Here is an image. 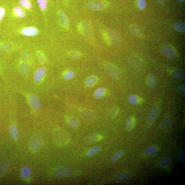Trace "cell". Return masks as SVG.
<instances>
[{
	"mask_svg": "<svg viewBox=\"0 0 185 185\" xmlns=\"http://www.w3.org/2000/svg\"><path fill=\"white\" fill-rule=\"evenodd\" d=\"M173 123V120L172 117H167L162 123L160 126L161 129L163 131L167 130L172 126Z\"/></svg>",
	"mask_w": 185,
	"mask_h": 185,
	"instance_id": "4fadbf2b",
	"label": "cell"
},
{
	"mask_svg": "<svg viewBox=\"0 0 185 185\" xmlns=\"http://www.w3.org/2000/svg\"><path fill=\"white\" fill-rule=\"evenodd\" d=\"M55 174L59 177H70L73 174V171L71 169L68 168H61L57 169Z\"/></svg>",
	"mask_w": 185,
	"mask_h": 185,
	"instance_id": "6da1fadb",
	"label": "cell"
},
{
	"mask_svg": "<svg viewBox=\"0 0 185 185\" xmlns=\"http://www.w3.org/2000/svg\"><path fill=\"white\" fill-rule=\"evenodd\" d=\"M13 45L11 43H4L0 44V53H6L13 50Z\"/></svg>",
	"mask_w": 185,
	"mask_h": 185,
	"instance_id": "9a60e30c",
	"label": "cell"
},
{
	"mask_svg": "<svg viewBox=\"0 0 185 185\" xmlns=\"http://www.w3.org/2000/svg\"><path fill=\"white\" fill-rule=\"evenodd\" d=\"M40 9L45 10L47 6V0H37Z\"/></svg>",
	"mask_w": 185,
	"mask_h": 185,
	"instance_id": "74e56055",
	"label": "cell"
},
{
	"mask_svg": "<svg viewBox=\"0 0 185 185\" xmlns=\"http://www.w3.org/2000/svg\"><path fill=\"white\" fill-rule=\"evenodd\" d=\"M101 136L95 134L89 135L86 138V141L89 143H92L101 140Z\"/></svg>",
	"mask_w": 185,
	"mask_h": 185,
	"instance_id": "ffe728a7",
	"label": "cell"
},
{
	"mask_svg": "<svg viewBox=\"0 0 185 185\" xmlns=\"http://www.w3.org/2000/svg\"><path fill=\"white\" fill-rule=\"evenodd\" d=\"M160 163L161 166L166 167L169 166L171 164V161L169 158L165 157L161 159Z\"/></svg>",
	"mask_w": 185,
	"mask_h": 185,
	"instance_id": "8d00e7d4",
	"label": "cell"
},
{
	"mask_svg": "<svg viewBox=\"0 0 185 185\" xmlns=\"http://www.w3.org/2000/svg\"><path fill=\"white\" fill-rule=\"evenodd\" d=\"M129 62L134 68L139 69L141 67L143 64L142 60L139 57L135 56H132L129 58Z\"/></svg>",
	"mask_w": 185,
	"mask_h": 185,
	"instance_id": "9c48e42d",
	"label": "cell"
},
{
	"mask_svg": "<svg viewBox=\"0 0 185 185\" xmlns=\"http://www.w3.org/2000/svg\"><path fill=\"white\" fill-rule=\"evenodd\" d=\"M120 109L119 107L115 106L113 107L109 110V114L110 116L113 118L116 116L119 112Z\"/></svg>",
	"mask_w": 185,
	"mask_h": 185,
	"instance_id": "e575fe53",
	"label": "cell"
},
{
	"mask_svg": "<svg viewBox=\"0 0 185 185\" xmlns=\"http://www.w3.org/2000/svg\"><path fill=\"white\" fill-rule=\"evenodd\" d=\"M108 33L110 37L111 41L115 44H119L121 42V39L120 35L116 31L110 29Z\"/></svg>",
	"mask_w": 185,
	"mask_h": 185,
	"instance_id": "52a82bcc",
	"label": "cell"
},
{
	"mask_svg": "<svg viewBox=\"0 0 185 185\" xmlns=\"http://www.w3.org/2000/svg\"><path fill=\"white\" fill-rule=\"evenodd\" d=\"M88 7L91 10H99L103 9L104 8L105 5L102 2L94 1L89 3Z\"/></svg>",
	"mask_w": 185,
	"mask_h": 185,
	"instance_id": "7c38bea8",
	"label": "cell"
},
{
	"mask_svg": "<svg viewBox=\"0 0 185 185\" xmlns=\"http://www.w3.org/2000/svg\"><path fill=\"white\" fill-rule=\"evenodd\" d=\"M178 155L180 161L183 165H185V154L184 153L181 151H179L178 153Z\"/></svg>",
	"mask_w": 185,
	"mask_h": 185,
	"instance_id": "ee69618b",
	"label": "cell"
},
{
	"mask_svg": "<svg viewBox=\"0 0 185 185\" xmlns=\"http://www.w3.org/2000/svg\"><path fill=\"white\" fill-rule=\"evenodd\" d=\"M10 166V162L8 161H5L2 162L0 166V173L4 174L9 168Z\"/></svg>",
	"mask_w": 185,
	"mask_h": 185,
	"instance_id": "1f68e13d",
	"label": "cell"
},
{
	"mask_svg": "<svg viewBox=\"0 0 185 185\" xmlns=\"http://www.w3.org/2000/svg\"><path fill=\"white\" fill-rule=\"evenodd\" d=\"M171 76L174 78L180 79L183 78L184 77V74L180 70H174L172 71L170 73Z\"/></svg>",
	"mask_w": 185,
	"mask_h": 185,
	"instance_id": "d4e9b609",
	"label": "cell"
},
{
	"mask_svg": "<svg viewBox=\"0 0 185 185\" xmlns=\"http://www.w3.org/2000/svg\"><path fill=\"white\" fill-rule=\"evenodd\" d=\"M157 151V147L154 146H151L147 147L145 149L144 153L147 155L151 156L155 154Z\"/></svg>",
	"mask_w": 185,
	"mask_h": 185,
	"instance_id": "f1b7e54d",
	"label": "cell"
},
{
	"mask_svg": "<svg viewBox=\"0 0 185 185\" xmlns=\"http://www.w3.org/2000/svg\"><path fill=\"white\" fill-rule=\"evenodd\" d=\"M173 28L179 32H183L185 30V25L183 22H176L173 25Z\"/></svg>",
	"mask_w": 185,
	"mask_h": 185,
	"instance_id": "484cf974",
	"label": "cell"
},
{
	"mask_svg": "<svg viewBox=\"0 0 185 185\" xmlns=\"http://www.w3.org/2000/svg\"><path fill=\"white\" fill-rule=\"evenodd\" d=\"M159 113V108L157 106H153L148 113L147 115V120L149 123L154 122L158 116Z\"/></svg>",
	"mask_w": 185,
	"mask_h": 185,
	"instance_id": "277c9868",
	"label": "cell"
},
{
	"mask_svg": "<svg viewBox=\"0 0 185 185\" xmlns=\"http://www.w3.org/2000/svg\"><path fill=\"white\" fill-rule=\"evenodd\" d=\"M29 102L32 108L36 111H38L41 107V103L38 97L36 95L31 94L29 96Z\"/></svg>",
	"mask_w": 185,
	"mask_h": 185,
	"instance_id": "3957f363",
	"label": "cell"
},
{
	"mask_svg": "<svg viewBox=\"0 0 185 185\" xmlns=\"http://www.w3.org/2000/svg\"><path fill=\"white\" fill-rule=\"evenodd\" d=\"M14 14L19 18H24L25 17L26 13L23 9L20 6H16L13 9Z\"/></svg>",
	"mask_w": 185,
	"mask_h": 185,
	"instance_id": "d6986e66",
	"label": "cell"
},
{
	"mask_svg": "<svg viewBox=\"0 0 185 185\" xmlns=\"http://www.w3.org/2000/svg\"><path fill=\"white\" fill-rule=\"evenodd\" d=\"M128 102L132 104L136 105L143 103V99L135 95H130L128 97Z\"/></svg>",
	"mask_w": 185,
	"mask_h": 185,
	"instance_id": "5bb4252c",
	"label": "cell"
},
{
	"mask_svg": "<svg viewBox=\"0 0 185 185\" xmlns=\"http://www.w3.org/2000/svg\"><path fill=\"white\" fill-rule=\"evenodd\" d=\"M74 76V72L72 71L66 72L63 75L64 79L66 80H69L73 79Z\"/></svg>",
	"mask_w": 185,
	"mask_h": 185,
	"instance_id": "f35d334b",
	"label": "cell"
},
{
	"mask_svg": "<svg viewBox=\"0 0 185 185\" xmlns=\"http://www.w3.org/2000/svg\"><path fill=\"white\" fill-rule=\"evenodd\" d=\"M161 52L164 56L169 59H173L176 56L175 51L168 46H164L162 48Z\"/></svg>",
	"mask_w": 185,
	"mask_h": 185,
	"instance_id": "8992f818",
	"label": "cell"
},
{
	"mask_svg": "<svg viewBox=\"0 0 185 185\" xmlns=\"http://www.w3.org/2000/svg\"><path fill=\"white\" fill-rule=\"evenodd\" d=\"M178 90L181 93L183 94H185V85H179L178 87Z\"/></svg>",
	"mask_w": 185,
	"mask_h": 185,
	"instance_id": "f6af8a7d",
	"label": "cell"
},
{
	"mask_svg": "<svg viewBox=\"0 0 185 185\" xmlns=\"http://www.w3.org/2000/svg\"><path fill=\"white\" fill-rule=\"evenodd\" d=\"M124 152L123 151H120L115 153L113 155L111 159V161L112 162L116 161L119 160L122 157L124 154Z\"/></svg>",
	"mask_w": 185,
	"mask_h": 185,
	"instance_id": "d6a6232c",
	"label": "cell"
},
{
	"mask_svg": "<svg viewBox=\"0 0 185 185\" xmlns=\"http://www.w3.org/2000/svg\"><path fill=\"white\" fill-rule=\"evenodd\" d=\"M138 5L140 9L143 10L146 6V3L145 0H138Z\"/></svg>",
	"mask_w": 185,
	"mask_h": 185,
	"instance_id": "ab89813d",
	"label": "cell"
},
{
	"mask_svg": "<svg viewBox=\"0 0 185 185\" xmlns=\"http://www.w3.org/2000/svg\"><path fill=\"white\" fill-rule=\"evenodd\" d=\"M105 67L107 71L111 76L115 79L119 78L120 74L119 71L115 66L111 63H107Z\"/></svg>",
	"mask_w": 185,
	"mask_h": 185,
	"instance_id": "5b68a950",
	"label": "cell"
},
{
	"mask_svg": "<svg viewBox=\"0 0 185 185\" xmlns=\"http://www.w3.org/2000/svg\"><path fill=\"white\" fill-rule=\"evenodd\" d=\"M19 68L23 76L25 77H27L29 73V68L27 63L24 62H21L20 63Z\"/></svg>",
	"mask_w": 185,
	"mask_h": 185,
	"instance_id": "2e32d148",
	"label": "cell"
},
{
	"mask_svg": "<svg viewBox=\"0 0 185 185\" xmlns=\"http://www.w3.org/2000/svg\"><path fill=\"white\" fill-rule=\"evenodd\" d=\"M136 123V119L135 117H131L127 120L126 123V129L128 131H131L134 128Z\"/></svg>",
	"mask_w": 185,
	"mask_h": 185,
	"instance_id": "e0dca14e",
	"label": "cell"
},
{
	"mask_svg": "<svg viewBox=\"0 0 185 185\" xmlns=\"http://www.w3.org/2000/svg\"><path fill=\"white\" fill-rule=\"evenodd\" d=\"M38 33V31L35 28L32 27H26L23 28L21 33L24 35L32 36H36Z\"/></svg>",
	"mask_w": 185,
	"mask_h": 185,
	"instance_id": "30bf717a",
	"label": "cell"
},
{
	"mask_svg": "<svg viewBox=\"0 0 185 185\" xmlns=\"http://www.w3.org/2000/svg\"><path fill=\"white\" fill-rule=\"evenodd\" d=\"M157 1L160 4L163 3L164 0H157Z\"/></svg>",
	"mask_w": 185,
	"mask_h": 185,
	"instance_id": "bcb514c9",
	"label": "cell"
},
{
	"mask_svg": "<svg viewBox=\"0 0 185 185\" xmlns=\"http://www.w3.org/2000/svg\"><path fill=\"white\" fill-rule=\"evenodd\" d=\"M10 134L11 136L14 140H17L19 135L18 128L14 125H11L10 127Z\"/></svg>",
	"mask_w": 185,
	"mask_h": 185,
	"instance_id": "44dd1931",
	"label": "cell"
},
{
	"mask_svg": "<svg viewBox=\"0 0 185 185\" xmlns=\"http://www.w3.org/2000/svg\"><path fill=\"white\" fill-rule=\"evenodd\" d=\"M69 56L71 58L74 59H79L81 56V54L77 51H72L69 54Z\"/></svg>",
	"mask_w": 185,
	"mask_h": 185,
	"instance_id": "60d3db41",
	"label": "cell"
},
{
	"mask_svg": "<svg viewBox=\"0 0 185 185\" xmlns=\"http://www.w3.org/2000/svg\"><path fill=\"white\" fill-rule=\"evenodd\" d=\"M59 18L61 24L65 27H68L69 25L68 18L63 11H60L59 14Z\"/></svg>",
	"mask_w": 185,
	"mask_h": 185,
	"instance_id": "ac0fdd59",
	"label": "cell"
},
{
	"mask_svg": "<svg viewBox=\"0 0 185 185\" xmlns=\"http://www.w3.org/2000/svg\"><path fill=\"white\" fill-rule=\"evenodd\" d=\"M46 73L45 68H39L35 73L34 76V80L35 81L39 82L41 81L44 77Z\"/></svg>",
	"mask_w": 185,
	"mask_h": 185,
	"instance_id": "8fae6325",
	"label": "cell"
},
{
	"mask_svg": "<svg viewBox=\"0 0 185 185\" xmlns=\"http://www.w3.org/2000/svg\"><path fill=\"white\" fill-rule=\"evenodd\" d=\"M100 147L99 146H95L91 147L88 152V157H91L96 154L100 151Z\"/></svg>",
	"mask_w": 185,
	"mask_h": 185,
	"instance_id": "83f0119b",
	"label": "cell"
},
{
	"mask_svg": "<svg viewBox=\"0 0 185 185\" xmlns=\"http://www.w3.org/2000/svg\"><path fill=\"white\" fill-rule=\"evenodd\" d=\"M130 178L128 173L122 172L117 173L115 176L114 179L115 182L118 183H123L128 181Z\"/></svg>",
	"mask_w": 185,
	"mask_h": 185,
	"instance_id": "ba28073f",
	"label": "cell"
},
{
	"mask_svg": "<svg viewBox=\"0 0 185 185\" xmlns=\"http://www.w3.org/2000/svg\"><path fill=\"white\" fill-rule=\"evenodd\" d=\"M131 32L136 36L140 37L142 36V32L141 29L137 25H132L130 28Z\"/></svg>",
	"mask_w": 185,
	"mask_h": 185,
	"instance_id": "4dcf8cb0",
	"label": "cell"
},
{
	"mask_svg": "<svg viewBox=\"0 0 185 185\" xmlns=\"http://www.w3.org/2000/svg\"><path fill=\"white\" fill-rule=\"evenodd\" d=\"M31 171L29 167L25 166L23 167L21 169V174L23 178L27 179L30 177Z\"/></svg>",
	"mask_w": 185,
	"mask_h": 185,
	"instance_id": "4316f807",
	"label": "cell"
},
{
	"mask_svg": "<svg viewBox=\"0 0 185 185\" xmlns=\"http://www.w3.org/2000/svg\"><path fill=\"white\" fill-rule=\"evenodd\" d=\"M178 1L179 2H183L185 1V0H178Z\"/></svg>",
	"mask_w": 185,
	"mask_h": 185,
	"instance_id": "7dc6e473",
	"label": "cell"
},
{
	"mask_svg": "<svg viewBox=\"0 0 185 185\" xmlns=\"http://www.w3.org/2000/svg\"><path fill=\"white\" fill-rule=\"evenodd\" d=\"M106 89L103 88H101L96 89L94 93V97L97 99H102L105 95Z\"/></svg>",
	"mask_w": 185,
	"mask_h": 185,
	"instance_id": "7402d4cb",
	"label": "cell"
},
{
	"mask_svg": "<svg viewBox=\"0 0 185 185\" xmlns=\"http://www.w3.org/2000/svg\"><path fill=\"white\" fill-rule=\"evenodd\" d=\"M19 4L21 6L27 9H31L32 7L29 0H20Z\"/></svg>",
	"mask_w": 185,
	"mask_h": 185,
	"instance_id": "f546056e",
	"label": "cell"
},
{
	"mask_svg": "<svg viewBox=\"0 0 185 185\" xmlns=\"http://www.w3.org/2000/svg\"><path fill=\"white\" fill-rule=\"evenodd\" d=\"M69 124L72 129H76L79 126L78 121L74 118H71L69 121Z\"/></svg>",
	"mask_w": 185,
	"mask_h": 185,
	"instance_id": "836d02e7",
	"label": "cell"
},
{
	"mask_svg": "<svg viewBox=\"0 0 185 185\" xmlns=\"http://www.w3.org/2000/svg\"><path fill=\"white\" fill-rule=\"evenodd\" d=\"M97 77L95 76L88 77L85 81V85L88 87L94 86L97 82Z\"/></svg>",
	"mask_w": 185,
	"mask_h": 185,
	"instance_id": "cb8c5ba5",
	"label": "cell"
},
{
	"mask_svg": "<svg viewBox=\"0 0 185 185\" xmlns=\"http://www.w3.org/2000/svg\"><path fill=\"white\" fill-rule=\"evenodd\" d=\"M147 84L149 87L151 88H154L157 85V79L154 74H151L149 75Z\"/></svg>",
	"mask_w": 185,
	"mask_h": 185,
	"instance_id": "603a6c76",
	"label": "cell"
},
{
	"mask_svg": "<svg viewBox=\"0 0 185 185\" xmlns=\"http://www.w3.org/2000/svg\"><path fill=\"white\" fill-rule=\"evenodd\" d=\"M37 57L40 62L42 63H44L46 62V58L44 55L42 53L40 52L37 53Z\"/></svg>",
	"mask_w": 185,
	"mask_h": 185,
	"instance_id": "b9f144b4",
	"label": "cell"
},
{
	"mask_svg": "<svg viewBox=\"0 0 185 185\" xmlns=\"http://www.w3.org/2000/svg\"><path fill=\"white\" fill-rule=\"evenodd\" d=\"M22 56L23 59L26 61H28L31 59V56L29 53L27 51H22Z\"/></svg>",
	"mask_w": 185,
	"mask_h": 185,
	"instance_id": "7bdbcfd3",
	"label": "cell"
},
{
	"mask_svg": "<svg viewBox=\"0 0 185 185\" xmlns=\"http://www.w3.org/2000/svg\"><path fill=\"white\" fill-rule=\"evenodd\" d=\"M43 140L41 137L36 135L32 138L30 141V145L32 149L34 151H37L41 147Z\"/></svg>",
	"mask_w": 185,
	"mask_h": 185,
	"instance_id": "7a4b0ae2",
	"label": "cell"
},
{
	"mask_svg": "<svg viewBox=\"0 0 185 185\" xmlns=\"http://www.w3.org/2000/svg\"><path fill=\"white\" fill-rule=\"evenodd\" d=\"M81 114L84 117L89 119H92L94 117V114L92 112L86 110H84L81 111Z\"/></svg>",
	"mask_w": 185,
	"mask_h": 185,
	"instance_id": "d590c367",
	"label": "cell"
}]
</instances>
